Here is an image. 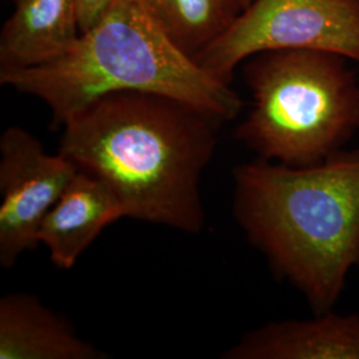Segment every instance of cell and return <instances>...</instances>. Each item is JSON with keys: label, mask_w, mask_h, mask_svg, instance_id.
<instances>
[{"label": "cell", "mask_w": 359, "mask_h": 359, "mask_svg": "<svg viewBox=\"0 0 359 359\" xmlns=\"http://www.w3.org/2000/svg\"><path fill=\"white\" fill-rule=\"evenodd\" d=\"M219 123L170 97L117 92L65 121L57 152L104 181L126 217L196 234L205 224L200 185Z\"/></svg>", "instance_id": "6da1fadb"}, {"label": "cell", "mask_w": 359, "mask_h": 359, "mask_svg": "<svg viewBox=\"0 0 359 359\" xmlns=\"http://www.w3.org/2000/svg\"><path fill=\"white\" fill-rule=\"evenodd\" d=\"M233 182L248 241L314 314L334 310L359 268V148L311 167L256 158L234 168Z\"/></svg>", "instance_id": "7a4b0ae2"}, {"label": "cell", "mask_w": 359, "mask_h": 359, "mask_svg": "<svg viewBox=\"0 0 359 359\" xmlns=\"http://www.w3.org/2000/svg\"><path fill=\"white\" fill-rule=\"evenodd\" d=\"M0 84L34 96L52 114V128L117 92L170 97L233 120L244 102L231 84L209 75L169 38L142 0H115L103 18L44 65L0 69Z\"/></svg>", "instance_id": "3957f363"}, {"label": "cell", "mask_w": 359, "mask_h": 359, "mask_svg": "<svg viewBox=\"0 0 359 359\" xmlns=\"http://www.w3.org/2000/svg\"><path fill=\"white\" fill-rule=\"evenodd\" d=\"M252 108L236 130L257 158L311 167L359 132V80L344 56L311 50L259 52L245 62Z\"/></svg>", "instance_id": "277c9868"}, {"label": "cell", "mask_w": 359, "mask_h": 359, "mask_svg": "<svg viewBox=\"0 0 359 359\" xmlns=\"http://www.w3.org/2000/svg\"><path fill=\"white\" fill-rule=\"evenodd\" d=\"M274 50L330 52L359 65V0H255L194 60L231 84L238 65Z\"/></svg>", "instance_id": "5b68a950"}, {"label": "cell", "mask_w": 359, "mask_h": 359, "mask_svg": "<svg viewBox=\"0 0 359 359\" xmlns=\"http://www.w3.org/2000/svg\"><path fill=\"white\" fill-rule=\"evenodd\" d=\"M62 154H47L26 129L10 127L0 137V265L11 269L39 244L47 213L77 173Z\"/></svg>", "instance_id": "8992f818"}, {"label": "cell", "mask_w": 359, "mask_h": 359, "mask_svg": "<svg viewBox=\"0 0 359 359\" xmlns=\"http://www.w3.org/2000/svg\"><path fill=\"white\" fill-rule=\"evenodd\" d=\"M224 359H359V313L329 310L308 320L265 323L222 354Z\"/></svg>", "instance_id": "52a82bcc"}, {"label": "cell", "mask_w": 359, "mask_h": 359, "mask_svg": "<svg viewBox=\"0 0 359 359\" xmlns=\"http://www.w3.org/2000/svg\"><path fill=\"white\" fill-rule=\"evenodd\" d=\"M124 217L126 210L112 189L96 176L77 170L43 219L39 241L56 268L72 269L100 233Z\"/></svg>", "instance_id": "ba28073f"}, {"label": "cell", "mask_w": 359, "mask_h": 359, "mask_svg": "<svg viewBox=\"0 0 359 359\" xmlns=\"http://www.w3.org/2000/svg\"><path fill=\"white\" fill-rule=\"evenodd\" d=\"M36 295L11 293L0 299V359H104Z\"/></svg>", "instance_id": "9c48e42d"}, {"label": "cell", "mask_w": 359, "mask_h": 359, "mask_svg": "<svg viewBox=\"0 0 359 359\" xmlns=\"http://www.w3.org/2000/svg\"><path fill=\"white\" fill-rule=\"evenodd\" d=\"M0 34V69L51 62L80 36L77 0H13Z\"/></svg>", "instance_id": "30bf717a"}, {"label": "cell", "mask_w": 359, "mask_h": 359, "mask_svg": "<svg viewBox=\"0 0 359 359\" xmlns=\"http://www.w3.org/2000/svg\"><path fill=\"white\" fill-rule=\"evenodd\" d=\"M180 50L193 59L243 11L238 0H142Z\"/></svg>", "instance_id": "8fae6325"}, {"label": "cell", "mask_w": 359, "mask_h": 359, "mask_svg": "<svg viewBox=\"0 0 359 359\" xmlns=\"http://www.w3.org/2000/svg\"><path fill=\"white\" fill-rule=\"evenodd\" d=\"M114 3L115 0H77L80 32L83 34L95 26Z\"/></svg>", "instance_id": "7c38bea8"}, {"label": "cell", "mask_w": 359, "mask_h": 359, "mask_svg": "<svg viewBox=\"0 0 359 359\" xmlns=\"http://www.w3.org/2000/svg\"><path fill=\"white\" fill-rule=\"evenodd\" d=\"M255 0H238L240 6H241V10H245L246 7H249Z\"/></svg>", "instance_id": "4fadbf2b"}]
</instances>
